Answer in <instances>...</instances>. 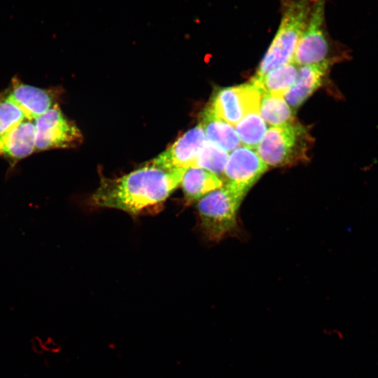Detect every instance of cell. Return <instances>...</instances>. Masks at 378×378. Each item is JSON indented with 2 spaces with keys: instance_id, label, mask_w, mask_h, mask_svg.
<instances>
[{
  "instance_id": "6da1fadb",
  "label": "cell",
  "mask_w": 378,
  "mask_h": 378,
  "mask_svg": "<svg viewBox=\"0 0 378 378\" xmlns=\"http://www.w3.org/2000/svg\"><path fill=\"white\" fill-rule=\"evenodd\" d=\"M186 170H167L148 163L120 178L103 180L91 202L137 214L164 202L181 184Z\"/></svg>"
},
{
  "instance_id": "7a4b0ae2",
  "label": "cell",
  "mask_w": 378,
  "mask_h": 378,
  "mask_svg": "<svg viewBox=\"0 0 378 378\" xmlns=\"http://www.w3.org/2000/svg\"><path fill=\"white\" fill-rule=\"evenodd\" d=\"M316 0H280V22L255 78L292 62L301 33Z\"/></svg>"
},
{
  "instance_id": "3957f363",
  "label": "cell",
  "mask_w": 378,
  "mask_h": 378,
  "mask_svg": "<svg viewBox=\"0 0 378 378\" xmlns=\"http://www.w3.org/2000/svg\"><path fill=\"white\" fill-rule=\"evenodd\" d=\"M312 141L307 128L294 121L270 127L258 145L256 152L267 167L292 166L308 160Z\"/></svg>"
},
{
  "instance_id": "277c9868",
  "label": "cell",
  "mask_w": 378,
  "mask_h": 378,
  "mask_svg": "<svg viewBox=\"0 0 378 378\" xmlns=\"http://www.w3.org/2000/svg\"><path fill=\"white\" fill-rule=\"evenodd\" d=\"M244 197L225 183L197 202L200 227L208 240L217 242L234 232L237 211Z\"/></svg>"
},
{
  "instance_id": "5b68a950",
  "label": "cell",
  "mask_w": 378,
  "mask_h": 378,
  "mask_svg": "<svg viewBox=\"0 0 378 378\" xmlns=\"http://www.w3.org/2000/svg\"><path fill=\"white\" fill-rule=\"evenodd\" d=\"M327 0H316L301 33L292 62L298 66L326 64L337 59V46L326 23Z\"/></svg>"
},
{
  "instance_id": "8992f818",
  "label": "cell",
  "mask_w": 378,
  "mask_h": 378,
  "mask_svg": "<svg viewBox=\"0 0 378 378\" xmlns=\"http://www.w3.org/2000/svg\"><path fill=\"white\" fill-rule=\"evenodd\" d=\"M262 92L252 83L218 90L209 107L217 116L235 126L251 113H260Z\"/></svg>"
},
{
  "instance_id": "52a82bcc",
  "label": "cell",
  "mask_w": 378,
  "mask_h": 378,
  "mask_svg": "<svg viewBox=\"0 0 378 378\" xmlns=\"http://www.w3.org/2000/svg\"><path fill=\"white\" fill-rule=\"evenodd\" d=\"M35 152L70 148L77 145L81 134L77 126L63 114L58 104L34 119Z\"/></svg>"
},
{
  "instance_id": "ba28073f",
  "label": "cell",
  "mask_w": 378,
  "mask_h": 378,
  "mask_svg": "<svg viewBox=\"0 0 378 378\" xmlns=\"http://www.w3.org/2000/svg\"><path fill=\"white\" fill-rule=\"evenodd\" d=\"M267 168L253 148L239 147L229 156L223 176L226 184L245 196Z\"/></svg>"
},
{
  "instance_id": "9c48e42d",
  "label": "cell",
  "mask_w": 378,
  "mask_h": 378,
  "mask_svg": "<svg viewBox=\"0 0 378 378\" xmlns=\"http://www.w3.org/2000/svg\"><path fill=\"white\" fill-rule=\"evenodd\" d=\"M206 141L204 130L199 123L149 164L167 170L195 167L198 155Z\"/></svg>"
},
{
  "instance_id": "30bf717a",
  "label": "cell",
  "mask_w": 378,
  "mask_h": 378,
  "mask_svg": "<svg viewBox=\"0 0 378 378\" xmlns=\"http://www.w3.org/2000/svg\"><path fill=\"white\" fill-rule=\"evenodd\" d=\"M15 102L26 117L34 120L57 104L56 89H43L22 83L17 76L13 78L10 86L3 92Z\"/></svg>"
},
{
  "instance_id": "8fae6325",
  "label": "cell",
  "mask_w": 378,
  "mask_h": 378,
  "mask_svg": "<svg viewBox=\"0 0 378 378\" xmlns=\"http://www.w3.org/2000/svg\"><path fill=\"white\" fill-rule=\"evenodd\" d=\"M34 119H24L10 132L0 137V156L14 167L36 150Z\"/></svg>"
},
{
  "instance_id": "7c38bea8",
  "label": "cell",
  "mask_w": 378,
  "mask_h": 378,
  "mask_svg": "<svg viewBox=\"0 0 378 378\" xmlns=\"http://www.w3.org/2000/svg\"><path fill=\"white\" fill-rule=\"evenodd\" d=\"M329 68L326 64L304 65L298 68L295 83L284 96L294 112L323 85Z\"/></svg>"
},
{
  "instance_id": "4fadbf2b",
  "label": "cell",
  "mask_w": 378,
  "mask_h": 378,
  "mask_svg": "<svg viewBox=\"0 0 378 378\" xmlns=\"http://www.w3.org/2000/svg\"><path fill=\"white\" fill-rule=\"evenodd\" d=\"M180 185L186 199L192 202L222 187L223 181L205 169L195 167L186 170Z\"/></svg>"
},
{
  "instance_id": "5bb4252c",
  "label": "cell",
  "mask_w": 378,
  "mask_h": 378,
  "mask_svg": "<svg viewBox=\"0 0 378 378\" xmlns=\"http://www.w3.org/2000/svg\"><path fill=\"white\" fill-rule=\"evenodd\" d=\"M201 120L200 125L208 141L227 152L239 146V139L232 125L217 116L209 107L202 113Z\"/></svg>"
},
{
  "instance_id": "9a60e30c",
  "label": "cell",
  "mask_w": 378,
  "mask_h": 378,
  "mask_svg": "<svg viewBox=\"0 0 378 378\" xmlns=\"http://www.w3.org/2000/svg\"><path fill=\"white\" fill-rule=\"evenodd\" d=\"M298 71V65L290 62L272 70L262 77H253L250 82L262 93L284 97L295 83Z\"/></svg>"
},
{
  "instance_id": "2e32d148",
  "label": "cell",
  "mask_w": 378,
  "mask_h": 378,
  "mask_svg": "<svg viewBox=\"0 0 378 378\" xmlns=\"http://www.w3.org/2000/svg\"><path fill=\"white\" fill-rule=\"evenodd\" d=\"M295 112L283 97L262 93L260 115L264 121L273 127L294 122Z\"/></svg>"
},
{
  "instance_id": "e0dca14e",
  "label": "cell",
  "mask_w": 378,
  "mask_h": 378,
  "mask_svg": "<svg viewBox=\"0 0 378 378\" xmlns=\"http://www.w3.org/2000/svg\"><path fill=\"white\" fill-rule=\"evenodd\" d=\"M267 130V125L260 113L246 115L236 125L235 132L241 144L251 148H256Z\"/></svg>"
},
{
  "instance_id": "ac0fdd59",
  "label": "cell",
  "mask_w": 378,
  "mask_h": 378,
  "mask_svg": "<svg viewBox=\"0 0 378 378\" xmlns=\"http://www.w3.org/2000/svg\"><path fill=\"white\" fill-rule=\"evenodd\" d=\"M228 158L226 150L206 140L198 155L196 167L205 169L221 178Z\"/></svg>"
},
{
  "instance_id": "d6986e66",
  "label": "cell",
  "mask_w": 378,
  "mask_h": 378,
  "mask_svg": "<svg viewBox=\"0 0 378 378\" xmlns=\"http://www.w3.org/2000/svg\"><path fill=\"white\" fill-rule=\"evenodd\" d=\"M26 118L23 111L15 102L4 93L0 94V137Z\"/></svg>"
}]
</instances>
